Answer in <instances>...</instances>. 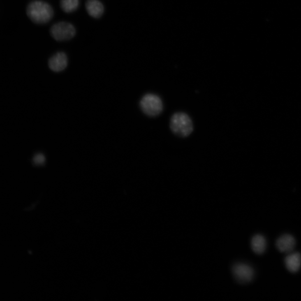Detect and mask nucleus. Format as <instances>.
Wrapping results in <instances>:
<instances>
[{
  "mask_svg": "<svg viewBox=\"0 0 301 301\" xmlns=\"http://www.w3.org/2000/svg\"><path fill=\"white\" fill-rule=\"evenodd\" d=\"M86 7L88 13L94 18H100L104 13L103 5L98 0H88Z\"/></svg>",
  "mask_w": 301,
  "mask_h": 301,
  "instance_id": "obj_8",
  "label": "nucleus"
},
{
  "mask_svg": "<svg viewBox=\"0 0 301 301\" xmlns=\"http://www.w3.org/2000/svg\"><path fill=\"white\" fill-rule=\"evenodd\" d=\"M79 4V0H61V7L63 11L70 13L77 9Z\"/></svg>",
  "mask_w": 301,
  "mask_h": 301,
  "instance_id": "obj_11",
  "label": "nucleus"
},
{
  "mask_svg": "<svg viewBox=\"0 0 301 301\" xmlns=\"http://www.w3.org/2000/svg\"><path fill=\"white\" fill-rule=\"evenodd\" d=\"M170 128L174 134L181 137H187L192 133L193 124L187 114L178 112L172 115Z\"/></svg>",
  "mask_w": 301,
  "mask_h": 301,
  "instance_id": "obj_2",
  "label": "nucleus"
},
{
  "mask_svg": "<svg viewBox=\"0 0 301 301\" xmlns=\"http://www.w3.org/2000/svg\"><path fill=\"white\" fill-rule=\"evenodd\" d=\"M251 246L254 252L258 255H261L266 251V240L262 235H256L253 237Z\"/></svg>",
  "mask_w": 301,
  "mask_h": 301,
  "instance_id": "obj_10",
  "label": "nucleus"
},
{
  "mask_svg": "<svg viewBox=\"0 0 301 301\" xmlns=\"http://www.w3.org/2000/svg\"><path fill=\"white\" fill-rule=\"evenodd\" d=\"M140 107L146 115L155 117L162 112L163 103L161 98L157 95L147 94L142 98Z\"/></svg>",
  "mask_w": 301,
  "mask_h": 301,
  "instance_id": "obj_3",
  "label": "nucleus"
},
{
  "mask_svg": "<svg viewBox=\"0 0 301 301\" xmlns=\"http://www.w3.org/2000/svg\"><path fill=\"white\" fill-rule=\"evenodd\" d=\"M295 244V242L294 237L288 234L280 237L276 242L278 250L283 253L291 252L294 249Z\"/></svg>",
  "mask_w": 301,
  "mask_h": 301,
  "instance_id": "obj_7",
  "label": "nucleus"
},
{
  "mask_svg": "<svg viewBox=\"0 0 301 301\" xmlns=\"http://www.w3.org/2000/svg\"><path fill=\"white\" fill-rule=\"evenodd\" d=\"M74 26L68 23L61 22L54 24L50 29L51 35L57 41L71 39L76 35Z\"/></svg>",
  "mask_w": 301,
  "mask_h": 301,
  "instance_id": "obj_4",
  "label": "nucleus"
},
{
  "mask_svg": "<svg viewBox=\"0 0 301 301\" xmlns=\"http://www.w3.org/2000/svg\"><path fill=\"white\" fill-rule=\"evenodd\" d=\"M67 66L68 58L65 52H57L49 61V67L50 70L55 72L65 70Z\"/></svg>",
  "mask_w": 301,
  "mask_h": 301,
  "instance_id": "obj_6",
  "label": "nucleus"
},
{
  "mask_svg": "<svg viewBox=\"0 0 301 301\" xmlns=\"http://www.w3.org/2000/svg\"><path fill=\"white\" fill-rule=\"evenodd\" d=\"M285 265L289 272H298L301 266V256L299 253H294L288 255L285 259Z\"/></svg>",
  "mask_w": 301,
  "mask_h": 301,
  "instance_id": "obj_9",
  "label": "nucleus"
},
{
  "mask_svg": "<svg viewBox=\"0 0 301 301\" xmlns=\"http://www.w3.org/2000/svg\"><path fill=\"white\" fill-rule=\"evenodd\" d=\"M232 273L236 281L241 283L251 282L255 276L252 267L245 263L235 264L232 268Z\"/></svg>",
  "mask_w": 301,
  "mask_h": 301,
  "instance_id": "obj_5",
  "label": "nucleus"
},
{
  "mask_svg": "<svg viewBox=\"0 0 301 301\" xmlns=\"http://www.w3.org/2000/svg\"><path fill=\"white\" fill-rule=\"evenodd\" d=\"M29 18L35 24H44L52 19L53 10L50 5L44 2L35 0L31 2L26 8Z\"/></svg>",
  "mask_w": 301,
  "mask_h": 301,
  "instance_id": "obj_1",
  "label": "nucleus"
},
{
  "mask_svg": "<svg viewBox=\"0 0 301 301\" xmlns=\"http://www.w3.org/2000/svg\"><path fill=\"white\" fill-rule=\"evenodd\" d=\"M33 161L37 165H43L45 162V157L44 155L39 154L35 156Z\"/></svg>",
  "mask_w": 301,
  "mask_h": 301,
  "instance_id": "obj_12",
  "label": "nucleus"
}]
</instances>
